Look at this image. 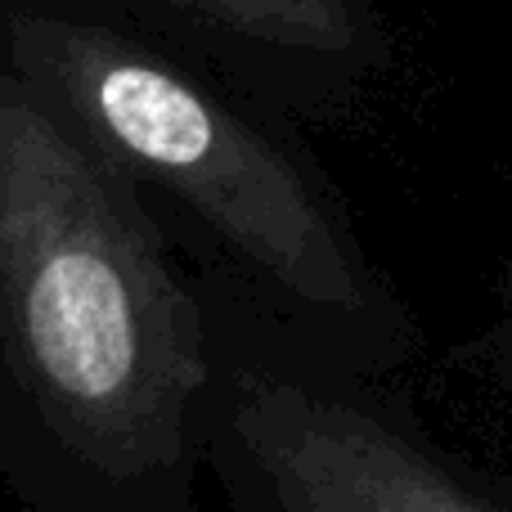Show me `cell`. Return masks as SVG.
I'll return each mask as SVG.
<instances>
[{"label":"cell","instance_id":"6da1fadb","mask_svg":"<svg viewBox=\"0 0 512 512\" xmlns=\"http://www.w3.org/2000/svg\"><path fill=\"white\" fill-rule=\"evenodd\" d=\"M198 274L0 9V486L32 512H189Z\"/></svg>","mask_w":512,"mask_h":512},{"label":"cell","instance_id":"7a4b0ae2","mask_svg":"<svg viewBox=\"0 0 512 512\" xmlns=\"http://www.w3.org/2000/svg\"><path fill=\"white\" fill-rule=\"evenodd\" d=\"M5 18L203 283L342 369L396 378L423 351L414 310L292 113L140 27L27 9Z\"/></svg>","mask_w":512,"mask_h":512},{"label":"cell","instance_id":"3957f363","mask_svg":"<svg viewBox=\"0 0 512 512\" xmlns=\"http://www.w3.org/2000/svg\"><path fill=\"white\" fill-rule=\"evenodd\" d=\"M203 472L239 512H512V472L445 450L387 387L203 283Z\"/></svg>","mask_w":512,"mask_h":512},{"label":"cell","instance_id":"277c9868","mask_svg":"<svg viewBox=\"0 0 512 512\" xmlns=\"http://www.w3.org/2000/svg\"><path fill=\"white\" fill-rule=\"evenodd\" d=\"M0 9L140 27L297 122L360 113L396 68V36L378 0H0Z\"/></svg>","mask_w":512,"mask_h":512},{"label":"cell","instance_id":"5b68a950","mask_svg":"<svg viewBox=\"0 0 512 512\" xmlns=\"http://www.w3.org/2000/svg\"><path fill=\"white\" fill-rule=\"evenodd\" d=\"M481 355H486L490 378H495L512 400V248L504 261V279H499V315H495V324H490L486 342H481Z\"/></svg>","mask_w":512,"mask_h":512}]
</instances>
